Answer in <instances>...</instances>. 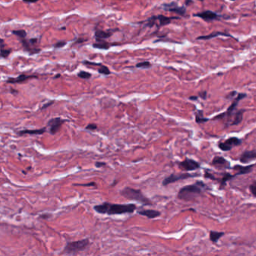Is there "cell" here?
<instances>
[{"mask_svg": "<svg viewBox=\"0 0 256 256\" xmlns=\"http://www.w3.org/2000/svg\"><path fill=\"white\" fill-rule=\"evenodd\" d=\"M120 194L126 199L137 201L144 205H152L153 203L148 198L146 197L140 189H135L131 187H125L120 192Z\"/></svg>", "mask_w": 256, "mask_h": 256, "instance_id": "cell-3", "label": "cell"}, {"mask_svg": "<svg viewBox=\"0 0 256 256\" xmlns=\"http://www.w3.org/2000/svg\"><path fill=\"white\" fill-rule=\"evenodd\" d=\"M48 131V128L44 127L42 129H24V130H21L17 131V134L19 136H23L24 135H42Z\"/></svg>", "mask_w": 256, "mask_h": 256, "instance_id": "cell-16", "label": "cell"}, {"mask_svg": "<svg viewBox=\"0 0 256 256\" xmlns=\"http://www.w3.org/2000/svg\"><path fill=\"white\" fill-rule=\"evenodd\" d=\"M11 53L10 50L4 49V48H1V57L2 58H6Z\"/></svg>", "mask_w": 256, "mask_h": 256, "instance_id": "cell-31", "label": "cell"}, {"mask_svg": "<svg viewBox=\"0 0 256 256\" xmlns=\"http://www.w3.org/2000/svg\"><path fill=\"white\" fill-rule=\"evenodd\" d=\"M95 165L96 167H101L102 166H104V165H106V163L105 162H95Z\"/></svg>", "mask_w": 256, "mask_h": 256, "instance_id": "cell-37", "label": "cell"}, {"mask_svg": "<svg viewBox=\"0 0 256 256\" xmlns=\"http://www.w3.org/2000/svg\"><path fill=\"white\" fill-rule=\"evenodd\" d=\"M113 44H108L107 42H106L105 41H104L103 39H96V42L93 44V48H96V49H104V50H107Z\"/></svg>", "mask_w": 256, "mask_h": 256, "instance_id": "cell-21", "label": "cell"}, {"mask_svg": "<svg viewBox=\"0 0 256 256\" xmlns=\"http://www.w3.org/2000/svg\"><path fill=\"white\" fill-rule=\"evenodd\" d=\"M157 21V16H153V17L149 18L148 20H147L146 22L145 26H147V27H153L154 25H156V22Z\"/></svg>", "mask_w": 256, "mask_h": 256, "instance_id": "cell-27", "label": "cell"}, {"mask_svg": "<svg viewBox=\"0 0 256 256\" xmlns=\"http://www.w3.org/2000/svg\"><path fill=\"white\" fill-rule=\"evenodd\" d=\"M150 66H151L150 62H147V61H146V62H139L136 65V67L139 68H148L150 67Z\"/></svg>", "mask_w": 256, "mask_h": 256, "instance_id": "cell-30", "label": "cell"}, {"mask_svg": "<svg viewBox=\"0 0 256 256\" xmlns=\"http://www.w3.org/2000/svg\"><path fill=\"white\" fill-rule=\"evenodd\" d=\"M98 71L100 74H102V75H108L111 74V71L105 66H101V67L98 69Z\"/></svg>", "mask_w": 256, "mask_h": 256, "instance_id": "cell-28", "label": "cell"}, {"mask_svg": "<svg viewBox=\"0 0 256 256\" xmlns=\"http://www.w3.org/2000/svg\"><path fill=\"white\" fill-rule=\"evenodd\" d=\"M24 2H27V3H34V2H38L39 0H23Z\"/></svg>", "mask_w": 256, "mask_h": 256, "instance_id": "cell-39", "label": "cell"}, {"mask_svg": "<svg viewBox=\"0 0 256 256\" xmlns=\"http://www.w3.org/2000/svg\"><path fill=\"white\" fill-rule=\"evenodd\" d=\"M179 19V17H166L164 15H158L157 16V21L159 23V26H166V25L169 24L173 20Z\"/></svg>", "mask_w": 256, "mask_h": 256, "instance_id": "cell-20", "label": "cell"}, {"mask_svg": "<svg viewBox=\"0 0 256 256\" xmlns=\"http://www.w3.org/2000/svg\"><path fill=\"white\" fill-rule=\"evenodd\" d=\"M89 239H84L80 240L72 241L68 242L65 246L64 253L66 254H76L77 252H80L85 250L89 246Z\"/></svg>", "mask_w": 256, "mask_h": 256, "instance_id": "cell-4", "label": "cell"}, {"mask_svg": "<svg viewBox=\"0 0 256 256\" xmlns=\"http://www.w3.org/2000/svg\"><path fill=\"white\" fill-rule=\"evenodd\" d=\"M199 176V174H189V173H184V174H171L170 176H167L166 178H165V179L163 180V181H162V185H163V186H167V185H168L169 184L175 183V182L179 181V180H186L189 179V178L195 177V176Z\"/></svg>", "mask_w": 256, "mask_h": 256, "instance_id": "cell-6", "label": "cell"}, {"mask_svg": "<svg viewBox=\"0 0 256 256\" xmlns=\"http://www.w3.org/2000/svg\"><path fill=\"white\" fill-rule=\"evenodd\" d=\"M245 97H246V94H245V93H239V94L237 95V98L234 99V101L229 106V107L227 109L226 112L221 113V114L219 115H217V116H216L214 118H213V120H218V119H229L230 117L234 114V112L235 111L237 105H238L241 99L244 98Z\"/></svg>", "mask_w": 256, "mask_h": 256, "instance_id": "cell-5", "label": "cell"}, {"mask_svg": "<svg viewBox=\"0 0 256 256\" xmlns=\"http://www.w3.org/2000/svg\"><path fill=\"white\" fill-rule=\"evenodd\" d=\"M66 44V41H58V42L56 43L55 45H54V48H62V47H64Z\"/></svg>", "mask_w": 256, "mask_h": 256, "instance_id": "cell-34", "label": "cell"}, {"mask_svg": "<svg viewBox=\"0 0 256 256\" xmlns=\"http://www.w3.org/2000/svg\"><path fill=\"white\" fill-rule=\"evenodd\" d=\"M95 211L101 214L107 215H121V214L133 213L137 209V206L134 203L128 204H117L104 202L102 204L95 205L93 207Z\"/></svg>", "mask_w": 256, "mask_h": 256, "instance_id": "cell-1", "label": "cell"}, {"mask_svg": "<svg viewBox=\"0 0 256 256\" xmlns=\"http://www.w3.org/2000/svg\"><path fill=\"white\" fill-rule=\"evenodd\" d=\"M53 103H54V102H53V101H50V102H47L46 104H43V105H42V107H41V110H44V109H45V108H47V107H50V106L51 105V104H53Z\"/></svg>", "mask_w": 256, "mask_h": 256, "instance_id": "cell-35", "label": "cell"}, {"mask_svg": "<svg viewBox=\"0 0 256 256\" xmlns=\"http://www.w3.org/2000/svg\"><path fill=\"white\" fill-rule=\"evenodd\" d=\"M211 164L214 167H219L220 169L231 168L230 162L227 161L225 158L221 157V156H216V157H214Z\"/></svg>", "mask_w": 256, "mask_h": 256, "instance_id": "cell-12", "label": "cell"}, {"mask_svg": "<svg viewBox=\"0 0 256 256\" xmlns=\"http://www.w3.org/2000/svg\"><path fill=\"white\" fill-rule=\"evenodd\" d=\"M242 144L240 139L236 137H232V138H228L223 142H219L218 146H219V149L222 151H229L234 147L240 146Z\"/></svg>", "mask_w": 256, "mask_h": 256, "instance_id": "cell-8", "label": "cell"}, {"mask_svg": "<svg viewBox=\"0 0 256 256\" xmlns=\"http://www.w3.org/2000/svg\"><path fill=\"white\" fill-rule=\"evenodd\" d=\"M256 159V150H247L243 152L240 157V162L243 164H247L249 162Z\"/></svg>", "mask_w": 256, "mask_h": 256, "instance_id": "cell-13", "label": "cell"}, {"mask_svg": "<svg viewBox=\"0 0 256 256\" xmlns=\"http://www.w3.org/2000/svg\"><path fill=\"white\" fill-rule=\"evenodd\" d=\"M138 213L139 215L144 216L148 219H155L161 216V213L158 210H145V209H140L138 210Z\"/></svg>", "mask_w": 256, "mask_h": 256, "instance_id": "cell-15", "label": "cell"}, {"mask_svg": "<svg viewBox=\"0 0 256 256\" xmlns=\"http://www.w3.org/2000/svg\"><path fill=\"white\" fill-rule=\"evenodd\" d=\"M208 119L205 118L203 115L202 111H197L195 113V122L197 123H203V122L208 121Z\"/></svg>", "mask_w": 256, "mask_h": 256, "instance_id": "cell-24", "label": "cell"}, {"mask_svg": "<svg viewBox=\"0 0 256 256\" xmlns=\"http://www.w3.org/2000/svg\"><path fill=\"white\" fill-rule=\"evenodd\" d=\"M66 120H63L61 117H56V118L50 119L48 120V124H47V128H48V131L51 135L57 134L58 131L60 130V128L66 122Z\"/></svg>", "mask_w": 256, "mask_h": 256, "instance_id": "cell-7", "label": "cell"}, {"mask_svg": "<svg viewBox=\"0 0 256 256\" xmlns=\"http://www.w3.org/2000/svg\"><path fill=\"white\" fill-rule=\"evenodd\" d=\"M162 8L164 10L167 11L174 12L180 15L184 16L186 13V10L185 8L183 6H179L176 2H171L168 3V4H164L162 5Z\"/></svg>", "mask_w": 256, "mask_h": 256, "instance_id": "cell-10", "label": "cell"}, {"mask_svg": "<svg viewBox=\"0 0 256 256\" xmlns=\"http://www.w3.org/2000/svg\"><path fill=\"white\" fill-rule=\"evenodd\" d=\"M249 190L251 193L253 194L254 197L256 198V183H254L252 185H250Z\"/></svg>", "mask_w": 256, "mask_h": 256, "instance_id": "cell-32", "label": "cell"}, {"mask_svg": "<svg viewBox=\"0 0 256 256\" xmlns=\"http://www.w3.org/2000/svg\"><path fill=\"white\" fill-rule=\"evenodd\" d=\"M203 187H205V184L203 182L200 181H198L194 184L185 185L180 189L177 198L180 200L185 201H193L201 195L203 190Z\"/></svg>", "mask_w": 256, "mask_h": 256, "instance_id": "cell-2", "label": "cell"}, {"mask_svg": "<svg viewBox=\"0 0 256 256\" xmlns=\"http://www.w3.org/2000/svg\"><path fill=\"white\" fill-rule=\"evenodd\" d=\"M224 235H225L224 232H218V231H210V240L212 241L213 243H216L218 242V240H219Z\"/></svg>", "mask_w": 256, "mask_h": 256, "instance_id": "cell-23", "label": "cell"}, {"mask_svg": "<svg viewBox=\"0 0 256 256\" xmlns=\"http://www.w3.org/2000/svg\"><path fill=\"white\" fill-rule=\"evenodd\" d=\"M50 216H51V215H48V216H44V215H42L41 216V218H43V219H48V218H49Z\"/></svg>", "mask_w": 256, "mask_h": 256, "instance_id": "cell-41", "label": "cell"}, {"mask_svg": "<svg viewBox=\"0 0 256 256\" xmlns=\"http://www.w3.org/2000/svg\"><path fill=\"white\" fill-rule=\"evenodd\" d=\"M12 34H14V35H17V37H19L20 39L22 40V39H25V38L26 37V32L25 30H14V31H12Z\"/></svg>", "mask_w": 256, "mask_h": 256, "instance_id": "cell-26", "label": "cell"}, {"mask_svg": "<svg viewBox=\"0 0 256 256\" xmlns=\"http://www.w3.org/2000/svg\"><path fill=\"white\" fill-rule=\"evenodd\" d=\"M233 177H234V175H231V174H228V173H225L224 176H223V177L222 178V180H221V186H220V188H222V186H224V185H225V183H226V182H228V180L232 179Z\"/></svg>", "mask_w": 256, "mask_h": 256, "instance_id": "cell-25", "label": "cell"}, {"mask_svg": "<svg viewBox=\"0 0 256 256\" xmlns=\"http://www.w3.org/2000/svg\"><path fill=\"white\" fill-rule=\"evenodd\" d=\"M178 166H179L182 171H192L200 168L201 165H200V164L198 162L194 161V160L192 159V158H186L184 161L179 162Z\"/></svg>", "mask_w": 256, "mask_h": 256, "instance_id": "cell-9", "label": "cell"}, {"mask_svg": "<svg viewBox=\"0 0 256 256\" xmlns=\"http://www.w3.org/2000/svg\"><path fill=\"white\" fill-rule=\"evenodd\" d=\"M255 165V164L254 165H250L249 166H240V165H234L233 167V170H236L237 171V174L235 175H234V176H239V175H243V174H249L252 171V167Z\"/></svg>", "mask_w": 256, "mask_h": 256, "instance_id": "cell-17", "label": "cell"}, {"mask_svg": "<svg viewBox=\"0 0 256 256\" xmlns=\"http://www.w3.org/2000/svg\"><path fill=\"white\" fill-rule=\"evenodd\" d=\"M114 30H107V32L103 31V30H96L95 32V37L96 39H105L110 38L113 35Z\"/></svg>", "mask_w": 256, "mask_h": 256, "instance_id": "cell-18", "label": "cell"}, {"mask_svg": "<svg viewBox=\"0 0 256 256\" xmlns=\"http://www.w3.org/2000/svg\"><path fill=\"white\" fill-rule=\"evenodd\" d=\"M189 99L192 101H195L198 99V97L197 96H191V97H189Z\"/></svg>", "mask_w": 256, "mask_h": 256, "instance_id": "cell-40", "label": "cell"}, {"mask_svg": "<svg viewBox=\"0 0 256 256\" xmlns=\"http://www.w3.org/2000/svg\"><path fill=\"white\" fill-rule=\"evenodd\" d=\"M199 96L201 97V98L206 99L207 98V92L203 91V92H201V93H199Z\"/></svg>", "mask_w": 256, "mask_h": 256, "instance_id": "cell-38", "label": "cell"}, {"mask_svg": "<svg viewBox=\"0 0 256 256\" xmlns=\"http://www.w3.org/2000/svg\"><path fill=\"white\" fill-rule=\"evenodd\" d=\"M244 110H239L234 114V118L233 121L231 122L230 126H237L243 120V114L244 113Z\"/></svg>", "mask_w": 256, "mask_h": 256, "instance_id": "cell-22", "label": "cell"}, {"mask_svg": "<svg viewBox=\"0 0 256 256\" xmlns=\"http://www.w3.org/2000/svg\"><path fill=\"white\" fill-rule=\"evenodd\" d=\"M31 78H37V76H35V75H21L17 77H9L6 82L8 84H19V83L24 82V81Z\"/></svg>", "mask_w": 256, "mask_h": 256, "instance_id": "cell-14", "label": "cell"}, {"mask_svg": "<svg viewBox=\"0 0 256 256\" xmlns=\"http://www.w3.org/2000/svg\"><path fill=\"white\" fill-rule=\"evenodd\" d=\"M97 128H98V126H97V125H95V124L89 123L86 126V129H87V130H90V131H95V129H97Z\"/></svg>", "mask_w": 256, "mask_h": 256, "instance_id": "cell-33", "label": "cell"}, {"mask_svg": "<svg viewBox=\"0 0 256 256\" xmlns=\"http://www.w3.org/2000/svg\"><path fill=\"white\" fill-rule=\"evenodd\" d=\"M220 35L228 36V37L234 38L233 36H231L229 34L224 33V32H213V33L210 34V35H208L199 36V37L197 38V40H210V39H213V38L218 37V36H220Z\"/></svg>", "mask_w": 256, "mask_h": 256, "instance_id": "cell-19", "label": "cell"}, {"mask_svg": "<svg viewBox=\"0 0 256 256\" xmlns=\"http://www.w3.org/2000/svg\"><path fill=\"white\" fill-rule=\"evenodd\" d=\"M77 76L79 77H80V78L82 79H89L90 77H91V74H89V72H86V71H81L79 72L78 74H77Z\"/></svg>", "mask_w": 256, "mask_h": 256, "instance_id": "cell-29", "label": "cell"}, {"mask_svg": "<svg viewBox=\"0 0 256 256\" xmlns=\"http://www.w3.org/2000/svg\"><path fill=\"white\" fill-rule=\"evenodd\" d=\"M194 17H200L201 19L203 20V21L210 22V21H217V20L220 19V16L217 14L216 12L211 11H204L199 12L198 14H194Z\"/></svg>", "mask_w": 256, "mask_h": 256, "instance_id": "cell-11", "label": "cell"}, {"mask_svg": "<svg viewBox=\"0 0 256 256\" xmlns=\"http://www.w3.org/2000/svg\"><path fill=\"white\" fill-rule=\"evenodd\" d=\"M75 185H79V186H95V183L93 182V183H86V184H75Z\"/></svg>", "mask_w": 256, "mask_h": 256, "instance_id": "cell-36", "label": "cell"}]
</instances>
